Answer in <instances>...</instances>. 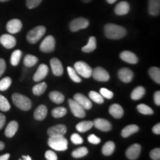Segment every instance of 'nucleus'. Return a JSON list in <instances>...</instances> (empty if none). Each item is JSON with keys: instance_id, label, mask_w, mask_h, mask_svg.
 Masks as SVG:
<instances>
[{"instance_id": "a211bd4d", "label": "nucleus", "mask_w": 160, "mask_h": 160, "mask_svg": "<svg viewBox=\"0 0 160 160\" xmlns=\"http://www.w3.org/2000/svg\"><path fill=\"white\" fill-rule=\"evenodd\" d=\"M93 125L95 126L96 128L100 130V131H104V132H108L110 131L112 128V125L111 122L109 121H108L107 119H95L93 122Z\"/></svg>"}, {"instance_id": "412c9836", "label": "nucleus", "mask_w": 160, "mask_h": 160, "mask_svg": "<svg viewBox=\"0 0 160 160\" xmlns=\"http://www.w3.org/2000/svg\"><path fill=\"white\" fill-rule=\"evenodd\" d=\"M148 12L151 16L157 17L160 13V0H149Z\"/></svg>"}, {"instance_id": "0eeeda50", "label": "nucleus", "mask_w": 160, "mask_h": 160, "mask_svg": "<svg viewBox=\"0 0 160 160\" xmlns=\"http://www.w3.org/2000/svg\"><path fill=\"white\" fill-rule=\"evenodd\" d=\"M89 25V21L85 18L79 17L72 20L70 23L69 27L71 31L77 32L79 30L87 28Z\"/></svg>"}, {"instance_id": "cd10ccee", "label": "nucleus", "mask_w": 160, "mask_h": 160, "mask_svg": "<svg viewBox=\"0 0 160 160\" xmlns=\"http://www.w3.org/2000/svg\"><path fill=\"white\" fill-rule=\"evenodd\" d=\"M93 126V123L92 121H82L77 124L76 126V128H77V131L80 132V133H85V132L91 129Z\"/></svg>"}, {"instance_id": "7c9ffc66", "label": "nucleus", "mask_w": 160, "mask_h": 160, "mask_svg": "<svg viewBox=\"0 0 160 160\" xmlns=\"http://www.w3.org/2000/svg\"><path fill=\"white\" fill-rule=\"evenodd\" d=\"M149 76L156 83L160 84V70L157 67H152L149 69Z\"/></svg>"}, {"instance_id": "f8f14e48", "label": "nucleus", "mask_w": 160, "mask_h": 160, "mask_svg": "<svg viewBox=\"0 0 160 160\" xmlns=\"http://www.w3.org/2000/svg\"><path fill=\"white\" fill-rule=\"evenodd\" d=\"M22 23L18 19H13L10 20L7 23V26H6L7 31L10 33H11V34L19 33L22 30Z\"/></svg>"}, {"instance_id": "864d4df0", "label": "nucleus", "mask_w": 160, "mask_h": 160, "mask_svg": "<svg viewBox=\"0 0 160 160\" xmlns=\"http://www.w3.org/2000/svg\"><path fill=\"white\" fill-rule=\"evenodd\" d=\"M9 158H10V153H5V154L0 156V160H8L9 159Z\"/></svg>"}, {"instance_id": "6e6d98bb", "label": "nucleus", "mask_w": 160, "mask_h": 160, "mask_svg": "<svg viewBox=\"0 0 160 160\" xmlns=\"http://www.w3.org/2000/svg\"><path fill=\"white\" fill-rule=\"evenodd\" d=\"M22 159H25V160H31V157H30L29 156H22Z\"/></svg>"}, {"instance_id": "473e14b6", "label": "nucleus", "mask_w": 160, "mask_h": 160, "mask_svg": "<svg viewBox=\"0 0 160 160\" xmlns=\"http://www.w3.org/2000/svg\"><path fill=\"white\" fill-rule=\"evenodd\" d=\"M46 89H47V84H46V82H40L33 86V88H32V91H33V93L34 95L40 96L44 93Z\"/></svg>"}, {"instance_id": "3c124183", "label": "nucleus", "mask_w": 160, "mask_h": 160, "mask_svg": "<svg viewBox=\"0 0 160 160\" xmlns=\"http://www.w3.org/2000/svg\"><path fill=\"white\" fill-rule=\"evenodd\" d=\"M6 122V118L5 115H3L2 113H0V130L2 129V128L5 125Z\"/></svg>"}, {"instance_id": "c9c22d12", "label": "nucleus", "mask_w": 160, "mask_h": 160, "mask_svg": "<svg viewBox=\"0 0 160 160\" xmlns=\"http://www.w3.org/2000/svg\"><path fill=\"white\" fill-rule=\"evenodd\" d=\"M137 111L139 112L140 113L144 115H152L153 113V111L151 108L145 104H139L137 107Z\"/></svg>"}, {"instance_id": "dca6fc26", "label": "nucleus", "mask_w": 160, "mask_h": 160, "mask_svg": "<svg viewBox=\"0 0 160 160\" xmlns=\"http://www.w3.org/2000/svg\"><path fill=\"white\" fill-rule=\"evenodd\" d=\"M0 43L5 48L11 49L14 48L17 44V39L14 37L10 34H3L0 37Z\"/></svg>"}, {"instance_id": "393cba45", "label": "nucleus", "mask_w": 160, "mask_h": 160, "mask_svg": "<svg viewBox=\"0 0 160 160\" xmlns=\"http://www.w3.org/2000/svg\"><path fill=\"white\" fill-rule=\"evenodd\" d=\"M139 128L137 125H129L124 128L121 132L122 137L124 138H127L131 136L133 133H136L139 131Z\"/></svg>"}, {"instance_id": "2eb2a0df", "label": "nucleus", "mask_w": 160, "mask_h": 160, "mask_svg": "<svg viewBox=\"0 0 160 160\" xmlns=\"http://www.w3.org/2000/svg\"><path fill=\"white\" fill-rule=\"evenodd\" d=\"M73 99L77 101L85 110H90L92 108L91 101L82 93H76L73 96Z\"/></svg>"}, {"instance_id": "f03ea898", "label": "nucleus", "mask_w": 160, "mask_h": 160, "mask_svg": "<svg viewBox=\"0 0 160 160\" xmlns=\"http://www.w3.org/2000/svg\"><path fill=\"white\" fill-rule=\"evenodd\" d=\"M12 101L18 108L22 111H28L31 110L32 102L28 97H25L21 93H15L12 95Z\"/></svg>"}, {"instance_id": "e433bc0d", "label": "nucleus", "mask_w": 160, "mask_h": 160, "mask_svg": "<svg viewBox=\"0 0 160 160\" xmlns=\"http://www.w3.org/2000/svg\"><path fill=\"white\" fill-rule=\"evenodd\" d=\"M88 153V150L85 147H81L72 152V157L74 158H82Z\"/></svg>"}, {"instance_id": "49530a36", "label": "nucleus", "mask_w": 160, "mask_h": 160, "mask_svg": "<svg viewBox=\"0 0 160 160\" xmlns=\"http://www.w3.org/2000/svg\"><path fill=\"white\" fill-rule=\"evenodd\" d=\"M88 140L90 143L93 144V145H98V144L101 142V139H100V138L97 137V136L94 134H91L90 136H88Z\"/></svg>"}, {"instance_id": "1a4fd4ad", "label": "nucleus", "mask_w": 160, "mask_h": 160, "mask_svg": "<svg viewBox=\"0 0 160 160\" xmlns=\"http://www.w3.org/2000/svg\"><path fill=\"white\" fill-rule=\"evenodd\" d=\"M92 77L99 82H108L110 79V75L106 70L101 67H97L92 71Z\"/></svg>"}, {"instance_id": "c85d7f7f", "label": "nucleus", "mask_w": 160, "mask_h": 160, "mask_svg": "<svg viewBox=\"0 0 160 160\" xmlns=\"http://www.w3.org/2000/svg\"><path fill=\"white\" fill-rule=\"evenodd\" d=\"M145 94V89L142 86H138L132 91L131 97L133 100H139L142 99Z\"/></svg>"}, {"instance_id": "6ab92c4d", "label": "nucleus", "mask_w": 160, "mask_h": 160, "mask_svg": "<svg viewBox=\"0 0 160 160\" xmlns=\"http://www.w3.org/2000/svg\"><path fill=\"white\" fill-rule=\"evenodd\" d=\"M120 59L129 64H137L139 61L137 56L133 52L129 51H124L120 53Z\"/></svg>"}, {"instance_id": "6e6552de", "label": "nucleus", "mask_w": 160, "mask_h": 160, "mask_svg": "<svg viewBox=\"0 0 160 160\" xmlns=\"http://www.w3.org/2000/svg\"><path fill=\"white\" fill-rule=\"evenodd\" d=\"M68 104L73 114L78 118H84L85 117V110L73 99H68Z\"/></svg>"}, {"instance_id": "b1692460", "label": "nucleus", "mask_w": 160, "mask_h": 160, "mask_svg": "<svg viewBox=\"0 0 160 160\" xmlns=\"http://www.w3.org/2000/svg\"><path fill=\"white\" fill-rule=\"evenodd\" d=\"M18 128H19V124L17 121L10 122L5 128V136L8 138L13 137L17 132Z\"/></svg>"}, {"instance_id": "9d476101", "label": "nucleus", "mask_w": 160, "mask_h": 160, "mask_svg": "<svg viewBox=\"0 0 160 160\" xmlns=\"http://www.w3.org/2000/svg\"><path fill=\"white\" fill-rule=\"evenodd\" d=\"M67 132V127L65 125H56L54 126L49 128L48 130V134L50 137H62Z\"/></svg>"}, {"instance_id": "20e7f679", "label": "nucleus", "mask_w": 160, "mask_h": 160, "mask_svg": "<svg viewBox=\"0 0 160 160\" xmlns=\"http://www.w3.org/2000/svg\"><path fill=\"white\" fill-rule=\"evenodd\" d=\"M46 28L44 26L39 25L31 30L27 34V40L31 44H35L45 35Z\"/></svg>"}, {"instance_id": "9b49d317", "label": "nucleus", "mask_w": 160, "mask_h": 160, "mask_svg": "<svg viewBox=\"0 0 160 160\" xmlns=\"http://www.w3.org/2000/svg\"><path fill=\"white\" fill-rule=\"evenodd\" d=\"M141 153V145L139 144H133L126 150L125 155L130 160L137 159Z\"/></svg>"}, {"instance_id": "7ed1b4c3", "label": "nucleus", "mask_w": 160, "mask_h": 160, "mask_svg": "<svg viewBox=\"0 0 160 160\" xmlns=\"http://www.w3.org/2000/svg\"><path fill=\"white\" fill-rule=\"evenodd\" d=\"M48 144L52 149L57 151H65L68 149V140L65 137H64V136L50 137Z\"/></svg>"}, {"instance_id": "4468645a", "label": "nucleus", "mask_w": 160, "mask_h": 160, "mask_svg": "<svg viewBox=\"0 0 160 160\" xmlns=\"http://www.w3.org/2000/svg\"><path fill=\"white\" fill-rule=\"evenodd\" d=\"M133 72L128 68H123L118 71V77L122 82L125 83H128L133 79Z\"/></svg>"}, {"instance_id": "f257e3e1", "label": "nucleus", "mask_w": 160, "mask_h": 160, "mask_svg": "<svg viewBox=\"0 0 160 160\" xmlns=\"http://www.w3.org/2000/svg\"><path fill=\"white\" fill-rule=\"evenodd\" d=\"M104 29L106 37L111 39H120L127 33V31L125 28L112 23L105 25Z\"/></svg>"}, {"instance_id": "a878e982", "label": "nucleus", "mask_w": 160, "mask_h": 160, "mask_svg": "<svg viewBox=\"0 0 160 160\" xmlns=\"http://www.w3.org/2000/svg\"><path fill=\"white\" fill-rule=\"evenodd\" d=\"M96 48H97V39L94 37H91L89 38L88 42L82 48V51L85 53H91L95 51Z\"/></svg>"}, {"instance_id": "5701e85b", "label": "nucleus", "mask_w": 160, "mask_h": 160, "mask_svg": "<svg viewBox=\"0 0 160 160\" xmlns=\"http://www.w3.org/2000/svg\"><path fill=\"white\" fill-rule=\"evenodd\" d=\"M48 114V108L45 105H40L36 108L34 113H33V117L35 119L42 121L46 118Z\"/></svg>"}, {"instance_id": "ea45409f", "label": "nucleus", "mask_w": 160, "mask_h": 160, "mask_svg": "<svg viewBox=\"0 0 160 160\" xmlns=\"http://www.w3.org/2000/svg\"><path fill=\"white\" fill-rule=\"evenodd\" d=\"M10 109H11V105L8 100L4 96L0 94V110L2 111H8Z\"/></svg>"}, {"instance_id": "4be33fe9", "label": "nucleus", "mask_w": 160, "mask_h": 160, "mask_svg": "<svg viewBox=\"0 0 160 160\" xmlns=\"http://www.w3.org/2000/svg\"><path fill=\"white\" fill-rule=\"evenodd\" d=\"M109 113L116 119H120L123 117L124 110L119 104H113L109 108Z\"/></svg>"}, {"instance_id": "39448f33", "label": "nucleus", "mask_w": 160, "mask_h": 160, "mask_svg": "<svg viewBox=\"0 0 160 160\" xmlns=\"http://www.w3.org/2000/svg\"><path fill=\"white\" fill-rule=\"evenodd\" d=\"M74 69L79 75L84 78H90L92 76L93 70L87 63L82 61H78L74 64Z\"/></svg>"}, {"instance_id": "c756f323", "label": "nucleus", "mask_w": 160, "mask_h": 160, "mask_svg": "<svg viewBox=\"0 0 160 160\" xmlns=\"http://www.w3.org/2000/svg\"><path fill=\"white\" fill-rule=\"evenodd\" d=\"M116 145L113 142L109 141L107 142L105 145H103L102 149V153L105 156H111L115 151Z\"/></svg>"}, {"instance_id": "f3484780", "label": "nucleus", "mask_w": 160, "mask_h": 160, "mask_svg": "<svg viewBox=\"0 0 160 160\" xmlns=\"http://www.w3.org/2000/svg\"><path fill=\"white\" fill-rule=\"evenodd\" d=\"M49 68L45 64H41L38 68L37 71L33 75V79L34 82H40L41 80L45 79L48 73Z\"/></svg>"}, {"instance_id": "bf43d9fd", "label": "nucleus", "mask_w": 160, "mask_h": 160, "mask_svg": "<svg viewBox=\"0 0 160 160\" xmlns=\"http://www.w3.org/2000/svg\"><path fill=\"white\" fill-rule=\"evenodd\" d=\"M7 1H9V0H0V2H7Z\"/></svg>"}, {"instance_id": "c03bdc74", "label": "nucleus", "mask_w": 160, "mask_h": 160, "mask_svg": "<svg viewBox=\"0 0 160 160\" xmlns=\"http://www.w3.org/2000/svg\"><path fill=\"white\" fill-rule=\"evenodd\" d=\"M71 140L72 142L75 145H80V144L83 143L82 137L78 133H73L71 137Z\"/></svg>"}, {"instance_id": "8fccbe9b", "label": "nucleus", "mask_w": 160, "mask_h": 160, "mask_svg": "<svg viewBox=\"0 0 160 160\" xmlns=\"http://www.w3.org/2000/svg\"><path fill=\"white\" fill-rule=\"evenodd\" d=\"M153 100H154V102L157 105H160V91H157L154 93L153 95Z\"/></svg>"}, {"instance_id": "a19ab883", "label": "nucleus", "mask_w": 160, "mask_h": 160, "mask_svg": "<svg viewBox=\"0 0 160 160\" xmlns=\"http://www.w3.org/2000/svg\"><path fill=\"white\" fill-rule=\"evenodd\" d=\"M12 83V79L11 77H5L2 79L0 80V91H5L9 88Z\"/></svg>"}, {"instance_id": "bb28decb", "label": "nucleus", "mask_w": 160, "mask_h": 160, "mask_svg": "<svg viewBox=\"0 0 160 160\" xmlns=\"http://www.w3.org/2000/svg\"><path fill=\"white\" fill-rule=\"evenodd\" d=\"M49 97L50 99L53 102L56 104H61L65 100V97L62 93H60L59 91H51L49 93Z\"/></svg>"}, {"instance_id": "13d9d810", "label": "nucleus", "mask_w": 160, "mask_h": 160, "mask_svg": "<svg viewBox=\"0 0 160 160\" xmlns=\"http://www.w3.org/2000/svg\"><path fill=\"white\" fill-rule=\"evenodd\" d=\"M91 1H92V0H82L83 2H85V3H88Z\"/></svg>"}, {"instance_id": "4c0bfd02", "label": "nucleus", "mask_w": 160, "mask_h": 160, "mask_svg": "<svg viewBox=\"0 0 160 160\" xmlns=\"http://www.w3.org/2000/svg\"><path fill=\"white\" fill-rule=\"evenodd\" d=\"M67 70H68V73L69 77L72 79V81H73L74 82H77V83L81 82L82 79L80 78L79 75L78 74L77 72L76 71V70L73 68L68 67Z\"/></svg>"}, {"instance_id": "79ce46f5", "label": "nucleus", "mask_w": 160, "mask_h": 160, "mask_svg": "<svg viewBox=\"0 0 160 160\" xmlns=\"http://www.w3.org/2000/svg\"><path fill=\"white\" fill-rule=\"evenodd\" d=\"M99 93H100V94L104 98H106V99H111L113 97V92H112L111 91H110V90H108V89L105 88H102L100 89Z\"/></svg>"}, {"instance_id": "2f4dec72", "label": "nucleus", "mask_w": 160, "mask_h": 160, "mask_svg": "<svg viewBox=\"0 0 160 160\" xmlns=\"http://www.w3.org/2000/svg\"><path fill=\"white\" fill-rule=\"evenodd\" d=\"M38 58L31 54H28L24 58V65L27 68H31L38 62Z\"/></svg>"}, {"instance_id": "09e8293b", "label": "nucleus", "mask_w": 160, "mask_h": 160, "mask_svg": "<svg viewBox=\"0 0 160 160\" xmlns=\"http://www.w3.org/2000/svg\"><path fill=\"white\" fill-rule=\"evenodd\" d=\"M6 69V63L3 59H0V77L3 74Z\"/></svg>"}, {"instance_id": "72a5a7b5", "label": "nucleus", "mask_w": 160, "mask_h": 160, "mask_svg": "<svg viewBox=\"0 0 160 160\" xmlns=\"http://www.w3.org/2000/svg\"><path fill=\"white\" fill-rule=\"evenodd\" d=\"M22 53L20 50H16L12 53L11 57V63L13 66H17L19 65L20 59H21Z\"/></svg>"}, {"instance_id": "37998d69", "label": "nucleus", "mask_w": 160, "mask_h": 160, "mask_svg": "<svg viewBox=\"0 0 160 160\" xmlns=\"http://www.w3.org/2000/svg\"><path fill=\"white\" fill-rule=\"evenodd\" d=\"M42 1V0H26V5L29 9H33L39 6Z\"/></svg>"}, {"instance_id": "aec40b11", "label": "nucleus", "mask_w": 160, "mask_h": 160, "mask_svg": "<svg viewBox=\"0 0 160 160\" xmlns=\"http://www.w3.org/2000/svg\"><path fill=\"white\" fill-rule=\"evenodd\" d=\"M130 11V5L129 4L125 1L120 2L116 5L114 12L118 16H124L128 13Z\"/></svg>"}, {"instance_id": "de8ad7c7", "label": "nucleus", "mask_w": 160, "mask_h": 160, "mask_svg": "<svg viewBox=\"0 0 160 160\" xmlns=\"http://www.w3.org/2000/svg\"><path fill=\"white\" fill-rule=\"evenodd\" d=\"M45 157L46 158V159H48V160H57L58 159L57 155L54 152L52 151H46Z\"/></svg>"}, {"instance_id": "f704fd0d", "label": "nucleus", "mask_w": 160, "mask_h": 160, "mask_svg": "<svg viewBox=\"0 0 160 160\" xmlns=\"http://www.w3.org/2000/svg\"><path fill=\"white\" fill-rule=\"evenodd\" d=\"M89 98L92 101H93L94 102L99 104H102L104 102V97L100 94V93H98L97 91H91L89 92Z\"/></svg>"}, {"instance_id": "a18cd8bd", "label": "nucleus", "mask_w": 160, "mask_h": 160, "mask_svg": "<svg viewBox=\"0 0 160 160\" xmlns=\"http://www.w3.org/2000/svg\"><path fill=\"white\" fill-rule=\"evenodd\" d=\"M150 157L153 160L160 159V149L159 148L152 150L151 153H150Z\"/></svg>"}, {"instance_id": "5fc2aeb1", "label": "nucleus", "mask_w": 160, "mask_h": 160, "mask_svg": "<svg viewBox=\"0 0 160 160\" xmlns=\"http://www.w3.org/2000/svg\"><path fill=\"white\" fill-rule=\"evenodd\" d=\"M4 148H5V143H4L3 142L0 141V151H2V150H3Z\"/></svg>"}, {"instance_id": "603ef678", "label": "nucleus", "mask_w": 160, "mask_h": 160, "mask_svg": "<svg viewBox=\"0 0 160 160\" xmlns=\"http://www.w3.org/2000/svg\"><path fill=\"white\" fill-rule=\"evenodd\" d=\"M152 131L155 133V134L159 135L160 134V123H157V125H154L152 128Z\"/></svg>"}, {"instance_id": "58836bf2", "label": "nucleus", "mask_w": 160, "mask_h": 160, "mask_svg": "<svg viewBox=\"0 0 160 160\" xmlns=\"http://www.w3.org/2000/svg\"><path fill=\"white\" fill-rule=\"evenodd\" d=\"M52 116L54 118H61L67 113V109L64 107H58L56 108L52 111Z\"/></svg>"}, {"instance_id": "ddd939ff", "label": "nucleus", "mask_w": 160, "mask_h": 160, "mask_svg": "<svg viewBox=\"0 0 160 160\" xmlns=\"http://www.w3.org/2000/svg\"><path fill=\"white\" fill-rule=\"evenodd\" d=\"M50 64H51V70L53 75L57 76V77H60V76L63 74V65L59 59H57V58H53L50 61Z\"/></svg>"}, {"instance_id": "4d7b16f0", "label": "nucleus", "mask_w": 160, "mask_h": 160, "mask_svg": "<svg viewBox=\"0 0 160 160\" xmlns=\"http://www.w3.org/2000/svg\"><path fill=\"white\" fill-rule=\"evenodd\" d=\"M106 1H107L108 3H109V4H113V3H115L117 0H106Z\"/></svg>"}, {"instance_id": "423d86ee", "label": "nucleus", "mask_w": 160, "mask_h": 160, "mask_svg": "<svg viewBox=\"0 0 160 160\" xmlns=\"http://www.w3.org/2000/svg\"><path fill=\"white\" fill-rule=\"evenodd\" d=\"M56 46V41L54 37L53 36H48L42 42L41 45H40V51L45 52V53H51L53 52L55 49Z\"/></svg>"}]
</instances>
